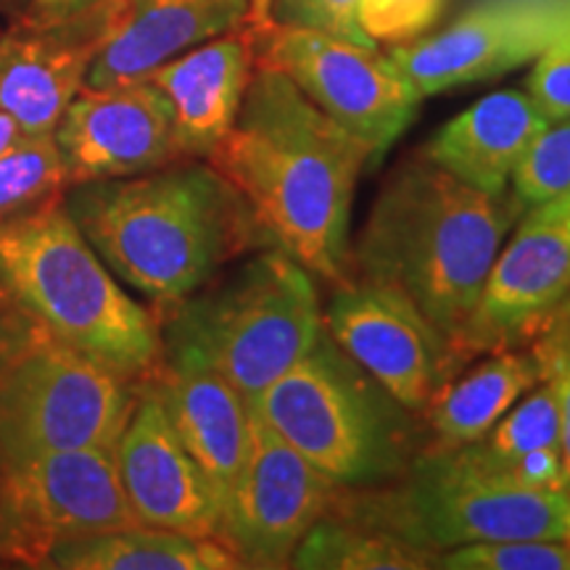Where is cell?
Wrapping results in <instances>:
<instances>
[{
  "mask_svg": "<svg viewBox=\"0 0 570 570\" xmlns=\"http://www.w3.org/2000/svg\"><path fill=\"white\" fill-rule=\"evenodd\" d=\"M206 161L244 196L269 244L317 283L348 277L354 194L373 154L283 71L256 63L233 130Z\"/></svg>",
  "mask_w": 570,
  "mask_h": 570,
  "instance_id": "6da1fadb",
  "label": "cell"
},
{
  "mask_svg": "<svg viewBox=\"0 0 570 570\" xmlns=\"http://www.w3.org/2000/svg\"><path fill=\"white\" fill-rule=\"evenodd\" d=\"M63 206L111 275L156 312L198 294L230 262L273 246L244 196L206 159L69 185Z\"/></svg>",
  "mask_w": 570,
  "mask_h": 570,
  "instance_id": "7a4b0ae2",
  "label": "cell"
},
{
  "mask_svg": "<svg viewBox=\"0 0 570 570\" xmlns=\"http://www.w3.org/2000/svg\"><path fill=\"white\" fill-rule=\"evenodd\" d=\"M525 209L512 188L481 194L415 151L377 190L348 275L402 291L452 341Z\"/></svg>",
  "mask_w": 570,
  "mask_h": 570,
  "instance_id": "3957f363",
  "label": "cell"
},
{
  "mask_svg": "<svg viewBox=\"0 0 570 570\" xmlns=\"http://www.w3.org/2000/svg\"><path fill=\"white\" fill-rule=\"evenodd\" d=\"M0 298L19 317L127 381L161 365L159 315L114 281L63 196L0 223Z\"/></svg>",
  "mask_w": 570,
  "mask_h": 570,
  "instance_id": "277c9868",
  "label": "cell"
},
{
  "mask_svg": "<svg viewBox=\"0 0 570 570\" xmlns=\"http://www.w3.org/2000/svg\"><path fill=\"white\" fill-rule=\"evenodd\" d=\"M248 407L341 489L396 481L431 449L423 415L356 365L325 327Z\"/></svg>",
  "mask_w": 570,
  "mask_h": 570,
  "instance_id": "5b68a950",
  "label": "cell"
},
{
  "mask_svg": "<svg viewBox=\"0 0 570 570\" xmlns=\"http://www.w3.org/2000/svg\"><path fill=\"white\" fill-rule=\"evenodd\" d=\"M327 515L391 533L439 558L475 541L568 537L570 489H518L475 473L454 449H428L396 481L338 489Z\"/></svg>",
  "mask_w": 570,
  "mask_h": 570,
  "instance_id": "8992f818",
  "label": "cell"
},
{
  "mask_svg": "<svg viewBox=\"0 0 570 570\" xmlns=\"http://www.w3.org/2000/svg\"><path fill=\"white\" fill-rule=\"evenodd\" d=\"M156 315L180 325L246 402L288 373L325 327L317 277L277 246Z\"/></svg>",
  "mask_w": 570,
  "mask_h": 570,
  "instance_id": "52a82bcc",
  "label": "cell"
},
{
  "mask_svg": "<svg viewBox=\"0 0 570 570\" xmlns=\"http://www.w3.org/2000/svg\"><path fill=\"white\" fill-rule=\"evenodd\" d=\"M138 391L19 317L0 356V454L117 449Z\"/></svg>",
  "mask_w": 570,
  "mask_h": 570,
  "instance_id": "ba28073f",
  "label": "cell"
},
{
  "mask_svg": "<svg viewBox=\"0 0 570 570\" xmlns=\"http://www.w3.org/2000/svg\"><path fill=\"white\" fill-rule=\"evenodd\" d=\"M135 523L114 449L0 454V539L6 562L42 568L48 552L61 541Z\"/></svg>",
  "mask_w": 570,
  "mask_h": 570,
  "instance_id": "9c48e42d",
  "label": "cell"
},
{
  "mask_svg": "<svg viewBox=\"0 0 570 570\" xmlns=\"http://www.w3.org/2000/svg\"><path fill=\"white\" fill-rule=\"evenodd\" d=\"M256 63L283 71L333 122L362 140L373 164L415 119L423 98L373 42L262 19Z\"/></svg>",
  "mask_w": 570,
  "mask_h": 570,
  "instance_id": "30bf717a",
  "label": "cell"
},
{
  "mask_svg": "<svg viewBox=\"0 0 570 570\" xmlns=\"http://www.w3.org/2000/svg\"><path fill=\"white\" fill-rule=\"evenodd\" d=\"M510 233L452 338L460 370L483 354L529 346L570 296V196L529 206Z\"/></svg>",
  "mask_w": 570,
  "mask_h": 570,
  "instance_id": "8fae6325",
  "label": "cell"
},
{
  "mask_svg": "<svg viewBox=\"0 0 570 570\" xmlns=\"http://www.w3.org/2000/svg\"><path fill=\"white\" fill-rule=\"evenodd\" d=\"M248 454L227 499L219 541L244 568H291L296 547L331 512L341 487L254 407H248Z\"/></svg>",
  "mask_w": 570,
  "mask_h": 570,
  "instance_id": "7c38bea8",
  "label": "cell"
},
{
  "mask_svg": "<svg viewBox=\"0 0 570 570\" xmlns=\"http://www.w3.org/2000/svg\"><path fill=\"white\" fill-rule=\"evenodd\" d=\"M323 323L356 365L420 415L460 373L452 341L386 283L348 275L331 285Z\"/></svg>",
  "mask_w": 570,
  "mask_h": 570,
  "instance_id": "4fadbf2b",
  "label": "cell"
},
{
  "mask_svg": "<svg viewBox=\"0 0 570 570\" xmlns=\"http://www.w3.org/2000/svg\"><path fill=\"white\" fill-rule=\"evenodd\" d=\"M570 38V0H481L446 30L391 46L420 98L494 80Z\"/></svg>",
  "mask_w": 570,
  "mask_h": 570,
  "instance_id": "5bb4252c",
  "label": "cell"
},
{
  "mask_svg": "<svg viewBox=\"0 0 570 570\" xmlns=\"http://www.w3.org/2000/svg\"><path fill=\"white\" fill-rule=\"evenodd\" d=\"M53 135L69 185L142 175L183 159L173 104L151 80L85 85Z\"/></svg>",
  "mask_w": 570,
  "mask_h": 570,
  "instance_id": "9a60e30c",
  "label": "cell"
},
{
  "mask_svg": "<svg viewBox=\"0 0 570 570\" xmlns=\"http://www.w3.org/2000/svg\"><path fill=\"white\" fill-rule=\"evenodd\" d=\"M114 458L140 525L219 541L223 504L217 491L183 446L151 381L140 383L138 402Z\"/></svg>",
  "mask_w": 570,
  "mask_h": 570,
  "instance_id": "2e32d148",
  "label": "cell"
},
{
  "mask_svg": "<svg viewBox=\"0 0 570 570\" xmlns=\"http://www.w3.org/2000/svg\"><path fill=\"white\" fill-rule=\"evenodd\" d=\"M159 323L164 356L148 381L161 396L183 446L212 481L225 512L252 441L248 402L180 325L161 315Z\"/></svg>",
  "mask_w": 570,
  "mask_h": 570,
  "instance_id": "e0dca14e",
  "label": "cell"
},
{
  "mask_svg": "<svg viewBox=\"0 0 570 570\" xmlns=\"http://www.w3.org/2000/svg\"><path fill=\"white\" fill-rule=\"evenodd\" d=\"M267 6L256 9L244 24L190 48L142 80H151L175 114V140L183 159H209L214 148L233 130L256 71V38Z\"/></svg>",
  "mask_w": 570,
  "mask_h": 570,
  "instance_id": "ac0fdd59",
  "label": "cell"
},
{
  "mask_svg": "<svg viewBox=\"0 0 570 570\" xmlns=\"http://www.w3.org/2000/svg\"><path fill=\"white\" fill-rule=\"evenodd\" d=\"M104 38V6L42 30L11 27L0 38V111L24 135H53L85 88Z\"/></svg>",
  "mask_w": 570,
  "mask_h": 570,
  "instance_id": "d6986e66",
  "label": "cell"
},
{
  "mask_svg": "<svg viewBox=\"0 0 570 570\" xmlns=\"http://www.w3.org/2000/svg\"><path fill=\"white\" fill-rule=\"evenodd\" d=\"M104 38L88 88L142 80L202 42L244 24L256 0H101Z\"/></svg>",
  "mask_w": 570,
  "mask_h": 570,
  "instance_id": "ffe728a7",
  "label": "cell"
},
{
  "mask_svg": "<svg viewBox=\"0 0 570 570\" xmlns=\"http://www.w3.org/2000/svg\"><path fill=\"white\" fill-rule=\"evenodd\" d=\"M547 125L550 119L529 92L497 90L441 125L420 154L481 194H504L523 154Z\"/></svg>",
  "mask_w": 570,
  "mask_h": 570,
  "instance_id": "44dd1931",
  "label": "cell"
},
{
  "mask_svg": "<svg viewBox=\"0 0 570 570\" xmlns=\"http://www.w3.org/2000/svg\"><path fill=\"white\" fill-rule=\"evenodd\" d=\"M539 383L541 365L529 346L473 360L423 410L431 449H460L481 441Z\"/></svg>",
  "mask_w": 570,
  "mask_h": 570,
  "instance_id": "7402d4cb",
  "label": "cell"
},
{
  "mask_svg": "<svg viewBox=\"0 0 570 570\" xmlns=\"http://www.w3.org/2000/svg\"><path fill=\"white\" fill-rule=\"evenodd\" d=\"M53 570H233L244 568L223 541L154 525H127L71 539L48 552Z\"/></svg>",
  "mask_w": 570,
  "mask_h": 570,
  "instance_id": "603a6c76",
  "label": "cell"
},
{
  "mask_svg": "<svg viewBox=\"0 0 570 570\" xmlns=\"http://www.w3.org/2000/svg\"><path fill=\"white\" fill-rule=\"evenodd\" d=\"M436 554L354 520L325 515L296 547L291 568L302 570H425Z\"/></svg>",
  "mask_w": 570,
  "mask_h": 570,
  "instance_id": "cb8c5ba5",
  "label": "cell"
},
{
  "mask_svg": "<svg viewBox=\"0 0 570 570\" xmlns=\"http://www.w3.org/2000/svg\"><path fill=\"white\" fill-rule=\"evenodd\" d=\"M67 185L56 135H24L0 154V223L63 196Z\"/></svg>",
  "mask_w": 570,
  "mask_h": 570,
  "instance_id": "d4e9b609",
  "label": "cell"
},
{
  "mask_svg": "<svg viewBox=\"0 0 570 570\" xmlns=\"http://www.w3.org/2000/svg\"><path fill=\"white\" fill-rule=\"evenodd\" d=\"M483 460H512L537 449H562V415L554 389L547 381L520 396L475 444H468Z\"/></svg>",
  "mask_w": 570,
  "mask_h": 570,
  "instance_id": "484cf974",
  "label": "cell"
},
{
  "mask_svg": "<svg viewBox=\"0 0 570 570\" xmlns=\"http://www.w3.org/2000/svg\"><path fill=\"white\" fill-rule=\"evenodd\" d=\"M433 568L446 570H570V539L475 541L441 552Z\"/></svg>",
  "mask_w": 570,
  "mask_h": 570,
  "instance_id": "4316f807",
  "label": "cell"
},
{
  "mask_svg": "<svg viewBox=\"0 0 570 570\" xmlns=\"http://www.w3.org/2000/svg\"><path fill=\"white\" fill-rule=\"evenodd\" d=\"M525 206L570 196V119L550 122L537 135L510 180Z\"/></svg>",
  "mask_w": 570,
  "mask_h": 570,
  "instance_id": "83f0119b",
  "label": "cell"
},
{
  "mask_svg": "<svg viewBox=\"0 0 570 570\" xmlns=\"http://www.w3.org/2000/svg\"><path fill=\"white\" fill-rule=\"evenodd\" d=\"M446 0H360L356 19L375 46H402L431 30Z\"/></svg>",
  "mask_w": 570,
  "mask_h": 570,
  "instance_id": "f1b7e54d",
  "label": "cell"
},
{
  "mask_svg": "<svg viewBox=\"0 0 570 570\" xmlns=\"http://www.w3.org/2000/svg\"><path fill=\"white\" fill-rule=\"evenodd\" d=\"M529 348L541 365V381L554 389L562 415V460L570 475V296L547 320Z\"/></svg>",
  "mask_w": 570,
  "mask_h": 570,
  "instance_id": "f546056e",
  "label": "cell"
},
{
  "mask_svg": "<svg viewBox=\"0 0 570 570\" xmlns=\"http://www.w3.org/2000/svg\"><path fill=\"white\" fill-rule=\"evenodd\" d=\"M356 3L360 0H269V19L354 42H373L362 32Z\"/></svg>",
  "mask_w": 570,
  "mask_h": 570,
  "instance_id": "4dcf8cb0",
  "label": "cell"
},
{
  "mask_svg": "<svg viewBox=\"0 0 570 570\" xmlns=\"http://www.w3.org/2000/svg\"><path fill=\"white\" fill-rule=\"evenodd\" d=\"M525 92L550 122L570 119V38L552 42L533 59Z\"/></svg>",
  "mask_w": 570,
  "mask_h": 570,
  "instance_id": "1f68e13d",
  "label": "cell"
},
{
  "mask_svg": "<svg viewBox=\"0 0 570 570\" xmlns=\"http://www.w3.org/2000/svg\"><path fill=\"white\" fill-rule=\"evenodd\" d=\"M96 3L98 0H30L13 27H21V30H42V27H53L59 21L77 17V13H82Z\"/></svg>",
  "mask_w": 570,
  "mask_h": 570,
  "instance_id": "d6a6232c",
  "label": "cell"
},
{
  "mask_svg": "<svg viewBox=\"0 0 570 570\" xmlns=\"http://www.w3.org/2000/svg\"><path fill=\"white\" fill-rule=\"evenodd\" d=\"M21 138H24V132H21V127L13 122V117L0 111V154H6L11 146H17Z\"/></svg>",
  "mask_w": 570,
  "mask_h": 570,
  "instance_id": "836d02e7",
  "label": "cell"
},
{
  "mask_svg": "<svg viewBox=\"0 0 570 570\" xmlns=\"http://www.w3.org/2000/svg\"><path fill=\"white\" fill-rule=\"evenodd\" d=\"M17 312H13L9 304H3V298H0V356H3L13 331H17Z\"/></svg>",
  "mask_w": 570,
  "mask_h": 570,
  "instance_id": "e575fe53",
  "label": "cell"
},
{
  "mask_svg": "<svg viewBox=\"0 0 570 570\" xmlns=\"http://www.w3.org/2000/svg\"><path fill=\"white\" fill-rule=\"evenodd\" d=\"M3 562H6L3 560V539H0V566H3Z\"/></svg>",
  "mask_w": 570,
  "mask_h": 570,
  "instance_id": "d590c367",
  "label": "cell"
},
{
  "mask_svg": "<svg viewBox=\"0 0 570 570\" xmlns=\"http://www.w3.org/2000/svg\"><path fill=\"white\" fill-rule=\"evenodd\" d=\"M262 3H265V6H267V11H269V0H262Z\"/></svg>",
  "mask_w": 570,
  "mask_h": 570,
  "instance_id": "8d00e7d4",
  "label": "cell"
},
{
  "mask_svg": "<svg viewBox=\"0 0 570 570\" xmlns=\"http://www.w3.org/2000/svg\"><path fill=\"white\" fill-rule=\"evenodd\" d=\"M568 539H570V531H568Z\"/></svg>",
  "mask_w": 570,
  "mask_h": 570,
  "instance_id": "74e56055",
  "label": "cell"
}]
</instances>
